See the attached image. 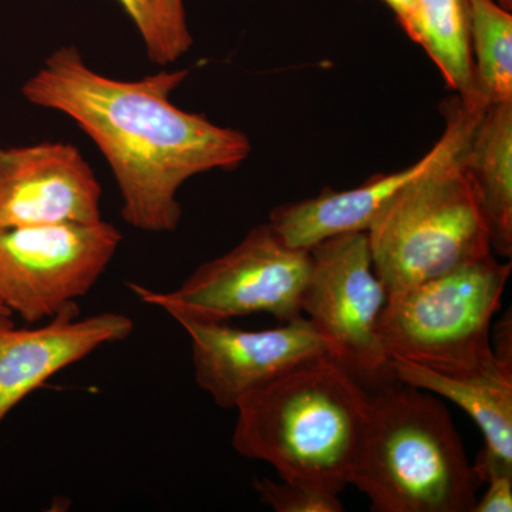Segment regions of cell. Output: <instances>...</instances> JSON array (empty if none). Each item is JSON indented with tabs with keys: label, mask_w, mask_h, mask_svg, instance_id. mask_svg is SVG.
I'll use <instances>...</instances> for the list:
<instances>
[{
	"label": "cell",
	"mask_w": 512,
	"mask_h": 512,
	"mask_svg": "<svg viewBox=\"0 0 512 512\" xmlns=\"http://www.w3.org/2000/svg\"><path fill=\"white\" fill-rule=\"evenodd\" d=\"M0 316H9V318H10V316H12V315H10V313L8 311H6V309L3 308V306H0Z\"/></svg>",
	"instance_id": "cell-23"
},
{
	"label": "cell",
	"mask_w": 512,
	"mask_h": 512,
	"mask_svg": "<svg viewBox=\"0 0 512 512\" xmlns=\"http://www.w3.org/2000/svg\"><path fill=\"white\" fill-rule=\"evenodd\" d=\"M473 92L483 107L512 101V15L495 0H468Z\"/></svg>",
	"instance_id": "cell-16"
},
{
	"label": "cell",
	"mask_w": 512,
	"mask_h": 512,
	"mask_svg": "<svg viewBox=\"0 0 512 512\" xmlns=\"http://www.w3.org/2000/svg\"><path fill=\"white\" fill-rule=\"evenodd\" d=\"M403 30L423 47L447 86L467 99L473 92L468 0H416Z\"/></svg>",
	"instance_id": "cell-15"
},
{
	"label": "cell",
	"mask_w": 512,
	"mask_h": 512,
	"mask_svg": "<svg viewBox=\"0 0 512 512\" xmlns=\"http://www.w3.org/2000/svg\"><path fill=\"white\" fill-rule=\"evenodd\" d=\"M232 446L281 480L340 495L365 443L372 393L328 355L313 357L239 400Z\"/></svg>",
	"instance_id": "cell-2"
},
{
	"label": "cell",
	"mask_w": 512,
	"mask_h": 512,
	"mask_svg": "<svg viewBox=\"0 0 512 512\" xmlns=\"http://www.w3.org/2000/svg\"><path fill=\"white\" fill-rule=\"evenodd\" d=\"M392 363L399 382L450 400L476 421L484 437L477 470H512V366L495 360L473 375L447 376L403 360Z\"/></svg>",
	"instance_id": "cell-13"
},
{
	"label": "cell",
	"mask_w": 512,
	"mask_h": 512,
	"mask_svg": "<svg viewBox=\"0 0 512 512\" xmlns=\"http://www.w3.org/2000/svg\"><path fill=\"white\" fill-rule=\"evenodd\" d=\"M121 241L104 220L0 229V306L28 323L55 318L92 291Z\"/></svg>",
	"instance_id": "cell-8"
},
{
	"label": "cell",
	"mask_w": 512,
	"mask_h": 512,
	"mask_svg": "<svg viewBox=\"0 0 512 512\" xmlns=\"http://www.w3.org/2000/svg\"><path fill=\"white\" fill-rule=\"evenodd\" d=\"M177 323L190 336L195 382L221 409H235L252 390L306 360L328 355L318 330L305 316L265 330L192 319Z\"/></svg>",
	"instance_id": "cell-9"
},
{
	"label": "cell",
	"mask_w": 512,
	"mask_h": 512,
	"mask_svg": "<svg viewBox=\"0 0 512 512\" xmlns=\"http://www.w3.org/2000/svg\"><path fill=\"white\" fill-rule=\"evenodd\" d=\"M309 251L302 315L318 330L330 359L370 393L399 382L380 340L389 293L376 275L366 232L326 239Z\"/></svg>",
	"instance_id": "cell-7"
},
{
	"label": "cell",
	"mask_w": 512,
	"mask_h": 512,
	"mask_svg": "<svg viewBox=\"0 0 512 512\" xmlns=\"http://www.w3.org/2000/svg\"><path fill=\"white\" fill-rule=\"evenodd\" d=\"M255 490L259 497L276 512H342L339 495L325 493L308 485L292 481H274L271 478H255Z\"/></svg>",
	"instance_id": "cell-18"
},
{
	"label": "cell",
	"mask_w": 512,
	"mask_h": 512,
	"mask_svg": "<svg viewBox=\"0 0 512 512\" xmlns=\"http://www.w3.org/2000/svg\"><path fill=\"white\" fill-rule=\"evenodd\" d=\"M461 164L476 191L491 248L512 255V101L493 104L478 117Z\"/></svg>",
	"instance_id": "cell-14"
},
{
	"label": "cell",
	"mask_w": 512,
	"mask_h": 512,
	"mask_svg": "<svg viewBox=\"0 0 512 512\" xmlns=\"http://www.w3.org/2000/svg\"><path fill=\"white\" fill-rule=\"evenodd\" d=\"M143 39L151 63L165 67L192 46L185 0H117Z\"/></svg>",
	"instance_id": "cell-17"
},
{
	"label": "cell",
	"mask_w": 512,
	"mask_h": 512,
	"mask_svg": "<svg viewBox=\"0 0 512 512\" xmlns=\"http://www.w3.org/2000/svg\"><path fill=\"white\" fill-rule=\"evenodd\" d=\"M483 110L458 97L450 100L444 133L416 163L396 173L377 174L359 187L345 191L328 188L316 197L279 205L269 214L268 224L286 245L299 249H311L339 235L366 232L380 208L404 185L463 150Z\"/></svg>",
	"instance_id": "cell-10"
},
{
	"label": "cell",
	"mask_w": 512,
	"mask_h": 512,
	"mask_svg": "<svg viewBox=\"0 0 512 512\" xmlns=\"http://www.w3.org/2000/svg\"><path fill=\"white\" fill-rule=\"evenodd\" d=\"M488 485L483 497L477 498L471 512H511L512 511V473L494 471L485 477Z\"/></svg>",
	"instance_id": "cell-19"
},
{
	"label": "cell",
	"mask_w": 512,
	"mask_h": 512,
	"mask_svg": "<svg viewBox=\"0 0 512 512\" xmlns=\"http://www.w3.org/2000/svg\"><path fill=\"white\" fill-rule=\"evenodd\" d=\"M510 275L511 262L490 255L392 293L379 323L387 356L447 376L494 365L491 326Z\"/></svg>",
	"instance_id": "cell-5"
},
{
	"label": "cell",
	"mask_w": 512,
	"mask_h": 512,
	"mask_svg": "<svg viewBox=\"0 0 512 512\" xmlns=\"http://www.w3.org/2000/svg\"><path fill=\"white\" fill-rule=\"evenodd\" d=\"M133 330V320L123 313L79 318L76 303L37 328H15L9 316H0V424L50 377L130 338Z\"/></svg>",
	"instance_id": "cell-12"
},
{
	"label": "cell",
	"mask_w": 512,
	"mask_h": 512,
	"mask_svg": "<svg viewBox=\"0 0 512 512\" xmlns=\"http://www.w3.org/2000/svg\"><path fill=\"white\" fill-rule=\"evenodd\" d=\"M461 151L404 185L367 228L373 266L389 295L494 255Z\"/></svg>",
	"instance_id": "cell-4"
},
{
	"label": "cell",
	"mask_w": 512,
	"mask_h": 512,
	"mask_svg": "<svg viewBox=\"0 0 512 512\" xmlns=\"http://www.w3.org/2000/svg\"><path fill=\"white\" fill-rule=\"evenodd\" d=\"M383 2L392 9L397 22L400 23V26H402L403 29V26L406 25L410 15H412L414 2H416V0H383Z\"/></svg>",
	"instance_id": "cell-21"
},
{
	"label": "cell",
	"mask_w": 512,
	"mask_h": 512,
	"mask_svg": "<svg viewBox=\"0 0 512 512\" xmlns=\"http://www.w3.org/2000/svg\"><path fill=\"white\" fill-rule=\"evenodd\" d=\"M190 70L126 82L97 73L74 46L56 49L23 84V97L72 119L106 158L131 227L168 234L183 215L178 191L208 171H232L251 154L247 134L178 109L171 93Z\"/></svg>",
	"instance_id": "cell-1"
},
{
	"label": "cell",
	"mask_w": 512,
	"mask_h": 512,
	"mask_svg": "<svg viewBox=\"0 0 512 512\" xmlns=\"http://www.w3.org/2000/svg\"><path fill=\"white\" fill-rule=\"evenodd\" d=\"M352 485L375 512H471L483 481L436 394L394 382L372 393Z\"/></svg>",
	"instance_id": "cell-3"
},
{
	"label": "cell",
	"mask_w": 512,
	"mask_h": 512,
	"mask_svg": "<svg viewBox=\"0 0 512 512\" xmlns=\"http://www.w3.org/2000/svg\"><path fill=\"white\" fill-rule=\"evenodd\" d=\"M101 185L79 148L60 141L0 150V229L103 220Z\"/></svg>",
	"instance_id": "cell-11"
},
{
	"label": "cell",
	"mask_w": 512,
	"mask_h": 512,
	"mask_svg": "<svg viewBox=\"0 0 512 512\" xmlns=\"http://www.w3.org/2000/svg\"><path fill=\"white\" fill-rule=\"evenodd\" d=\"M498 5L503 6L504 9L510 10L512 9V0H495Z\"/></svg>",
	"instance_id": "cell-22"
},
{
	"label": "cell",
	"mask_w": 512,
	"mask_h": 512,
	"mask_svg": "<svg viewBox=\"0 0 512 512\" xmlns=\"http://www.w3.org/2000/svg\"><path fill=\"white\" fill-rule=\"evenodd\" d=\"M312 271L309 249L286 245L271 225H258L228 251L198 266L173 291L128 284L138 301L171 318L227 322L268 313L281 323L302 315Z\"/></svg>",
	"instance_id": "cell-6"
},
{
	"label": "cell",
	"mask_w": 512,
	"mask_h": 512,
	"mask_svg": "<svg viewBox=\"0 0 512 512\" xmlns=\"http://www.w3.org/2000/svg\"><path fill=\"white\" fill-rule=\"evenodd\" d=\"M491 340V350L498 362L512 366V320L511 311L501 316L495 323L494 335Z\"/></svg>",
	"instance_id": "cell-20"
}]
</instances>
